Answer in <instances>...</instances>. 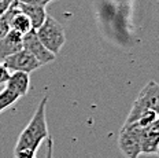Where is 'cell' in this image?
I'll use <instances>...</instances> for the list:
<instances>
[{
    "mask_svg": "<svg viewBox=\"0 0 159 158\" xmlns=\"http://www.w3.org/2000/svg\"><path fill=\"white\" fill-rule=\"evenodd\" d=\"M47 103L48 96L45 95L40 100L25 129L19 133L14 149V158L36 157V151L39 150L40 144L51 136L47 123Z\"/></svg>",
    "mask_w": 159,
    "mask_h": 158,
    "instance_id": "cell-1",
    "label": "cell"
},
{
    "mask_svg": "<svg viewBox=\"0 0 159 158\" xmlns=\"http://www.w3.org/2000/svg\"><path fill=\"white\" fill-rule=\"evenodd\" d=\"M147 113H155L159 116V84L151 80L139 92L133 106L129 111L125 124H133Z\"/></svg>",
    "mask_w": 159,
    "mask_h": 158,
    "instance_id": "cell-2",
    "label": "cell"
},
{
    "mask_svg": "<svg viewBox=\"0 0 159 158\" xmlns=\"http://www.w3.org/2000/svg\"><path fill=\"white\" fill-rule=\"evenodd\" d=\"M36 33L40 41L45 45V48L54 55L59 54V51L66 43L65 28L51 15H47L44 24L36 30Z\"/></svg>",
    "mask_w": 159,
    "mask_h": 158,
    "instance_id": "cell-3",
    "label": "cell"
},
{
    "mask_svg": "<svg viewBox=\"0 0 159 158\" xmlns=\"http://www.w3.org/2000/svg\"><path fill=\"white\" fill-rule=\"evenodd\" d=\"M143 129L137 124H124L118 135V147L126 158H137L141 154Z\"/></svg>",
    "mask_w": 159,
    "mask_h": 158,
    "instance_id": "cell-4",
    "label": "cell"
},
{
    "mask_svg": "<svg viewBox=\"0 0 159 158\" xmlns=\"http://www.w3.org/2000/svg\"><path fill=\"white\" fill-rule=\"evenodd\" d=\"M10 72H24V73H29L37 70L41 66L39 63V61L36 59L29 51H26L22 48L21 51L15 52V54L10 55L2 62Z\"/></svg>",
    "mask_w": 159,
    "mask_h": 158,
    "instance_id": "cell-5",
    "label": "cell"
},
{
    "mask_svg": "<svg viewBox=\"0 0 159 158\" xmlns=\"http://www.w3.org/2000/svg\"><path fill=\"white\" fill-rule=\"evenodd\" d=\"M22 45L24 50L29 51L30 54L39 61V63L41 65H48L51 62H54L56 59V55H54L51 51H48L45 48V45L40 41V39L37 37L36 30H30L29 33H26L22 39Z\"/></svg>",
    "mask_w": 159,
    "mask_h": 158,
    "instance_id": "cell-6",
    "label": "cell"
},
{
    "mask_svg": "<svg viewBox=\"0 0 159 158\" xmlns=\"http://www.w3.org/2000/svg\"><path fill=\"white\" fill-rule=\"evenodd\" d=\"M159 151V118L150 127L144 128L141 135V154L158 156Z\"/></svg>",
    "mask_w": 159,
    "mask_h": 158,
    "instance_id": "cell-7",
    "label": "cell"
},
{
    "mask_svg": "<svg viewBox=\"0 0 159 158\" xmlns=\"http://www.w3.org/2000/svg\"><path fill=\"white\" fill-rule=\"evenodd\" d=\"M24 36L15 30H10L4 37L0 39V61H4L7 57L21 51L24 48L22 45Z\"/></svg>",
    "mask_w": 159,
    "mask_h": 158,
    "instance_id": "cell-8",
    "label": "cell"
},
{
    "mask_svg": "<svg viewBox=\"0 0 159 158\" xmlns=\"http://www.w3.org/2000/svg\"><path fill=\"white\" fill-rule=\"evenodd\" d=\"M16 7L21 12L30 19L33 30H37V29L44 24L45 18H47V11H45V7H41V6H33V4H25V3H19L16 2Z\"/></svg>",
    "mask_w": 159,
    "mask_h": 158,
    "instance_id": "cell-9",
    "label": "cell"
},
{
    "mask_svg": "<svg viewBox=\"0 0 159 158\" xmlns=\"http://www.w3.org/2000/svg\"><path fill=\"white\" fill-rule=\"evenodd\" d=\"M6 87L19 95V96H25L29 92V87H30V74L24 73V72H12L10 74L8 81L6 83Z\"/></svg>",
    "mask_w": 159,
    "mask_h": 158,
    "instance_id": "cell-10",
    "label": "cell"
},
{
    "mask_svg": "<svg viewBox=\"0 0 159 158\" xmlns=\"http://www.w3.org/2000/svg\"><path fill=\"white\" fill-rule=\"evenodd\" d=\"M11 30H15L18 33H21L22 36H25L26 33H29L30 30H33L32 22L24 12L18 11L14 14V17L11 19Z\"/></svg>",
    "mask_w": 159,
    "mask_h": 158,
    "instance_id": "cell-11",
    "label": "cell"
},
{
    "mask_svg": "<svg viewBox=\"0 0 159 158\" xmlns=\"http://www.w3.org/2000/svg\"><path fill=\"white\" fill-rule=\"evenodd\" d=\"M19 98L21 96H19L16 92H14L12 90H10L8 87H6L4 85V88L0 91V113L4 111L6 109L11 107L12 105L19 99Z\"/></svg>",
    "mask_w": 159,
    "mask_h": 158,
    "instance_id": "cell-12",
    "label": "cell"
},
{
    "mask_svg": "<svg viewBox=\"0 0 159 158\" xmlns=\"http://www.w3.org/2000/svg\"><path fill=\"white\" fill-rule=\"evenodd\" d=\"M10 74H11V72L0 62V85H6L10 78Z\"/></svg>",
    "mask_w": 159,
    "mask_h": 158,
    "instance_id": "cell-13",
    "label": "cell"
},
{
    "mask_svg": "<svg viewBox=\"0 0 159 158\" xmlns=\"http://www.w3.org/2000/svg\"><path fill=\"white\" fill-rule=\"evenodd\" d=\"M19 3H25V4H33V6H41L45 7L48 3H51L52 0H16Z\"/></svg>",
    "mask_w": 159,
    "mask_h": 158,
    "instance_id": "cell-14",
    "label": "cell"
},
{
    "mask_svg": "<svg viewBox=\"0 0 159 158\" xmlns=\"http://www.w3.org/2000/svg\"><path fill=\"white\" fill-rule=\"evenodd\" d=\"M36 158V157H32ZM45 158H54V142H52V137L49 136L47 139V156Z\"/></svg>",
    "mask_w": 159,
    "mask_h": 158,
    "instance_id": "cell-15",
    "label": "cell"
},
{
    "mask_svg": "<svg viewBox=\"0 0 159 158\" xmlns=\"http://www.w3.org/2000/svg\"><path fill=\"white\" fill-rule=\"evenodd\" d=\"M12 3H14V0H2V2H0V15L4 14V12L11 7Z\"/></svg>",
    "mask_w": 159,
    "mask_h": 158,
    "instance_id": "cell-16",
    "label": "cell"
},
{
    "mask_svg": "<svg viewBox=\"0 0 159 158\" xmlns=\"http://www.w3.org/2000/svg\"><path fill=\"white\" fill-rule=\"evenodd\" d=\"M158 156H159V151H158Z\"/></svg>",
    "mask_w": 159,
    "mask_h": 158,
    "instance_id": "cell-17",
    "label": "cell"
},
{
    "mask_svg": "<svg viewBox=\"0 0 159 158\" xmlns=\"http://www.w3.org/2000/svg\"><path fill=\"white\" fill-rule=\"evenodd\" d=\"M0 2H2V0H0Z\"/></svg>",
    "mask_w": 159,
    "mask_h": 158,
    "instance_id": "cell-18",
    "label": "cell"
}]
</instances>
